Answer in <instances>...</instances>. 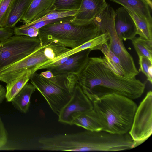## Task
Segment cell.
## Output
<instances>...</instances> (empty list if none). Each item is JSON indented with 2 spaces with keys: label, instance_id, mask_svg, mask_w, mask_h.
<instances>
[{
  "label": "cell",
  "instance_id": "cell-23",
  "mask_svg": "<svg viewBox=\"0 0 152 152\" xmlns=\"http://www.w3.org/2000/svg\"><path fill=\"white\" fill-rule=\"evenodd\" d=\"M79 10L77 11H59L54 10L48 12L37 20L25 24L20 27L23 28L39 22L52 20L74 16L78 13Z\"/></svg>",
  "mask_w": 152,
  "mask_h": 152
},
{
  "label": "cell",
  "instance_id": "cell-7",
  "mask_svg": "<svg viewBox=\"0 0 152 152\" xmlns=\"http://www.w3.org/2000/svg\"><path fill=\"white\" fill-rule=\"evenodd\" d=\"M42 46L38 37L12 36L0 43V72Z\"/></svg>",
  "mask_w": 152,
  "mask_h": 152
},
{
  "label": "cell",
  "instance_id": "cell-26",
  "mask_svg": "<svg viewBox=\"0 0 152 152\" xmlns=\"http://www.w3.org/2000/svg\"><path fill=\"white\" fill-rule=\"evenodd\" d=\"M139 71L142 72L146 77L147 79L152 83V62L147 58L139 56Z\"/></svg>",
  "mask_w": 152,
  "mask_h": 152
},
{
  "label": "cell",
  "instance_id": "cell-32",
  "mask_svg": "<svg viewBox=\"0 0 152 152\" xmlns=\"http://www.w3.org/2000/svg\"><path fill=\"white\" fill-rule=\"evenodd\" d=\"M147 1L151 5H152V2L151 0H147Z\"/></svg>",
  "mask_w": 152,
  "mask_h": 152
},
{
  "label": "cell",
  "instance_id": "cell-1",
  "mask_svg": "<svg viewBox=\"0 0 152 152\" xmlns=\"http://www.w3.org/2000/svg\"><path fill=\"white\" fill-rule=\"evenodd\" d=\"M77 76L78 83L91 102L112 94L134 100L141 96L145 88V84L135 77H126L115 73L101 57H89Z\"/></svg>",
  "mask_w": 152,
  "mask_h": 152
},
{
  "label": "cell",
  "instance_id": "cell-16",
  "mask_svg": "<svg viewBox=\"0 0 152 152\" xmlns=\"http://www.w3.org/2000/svg\"><path fill=\"white\" fill-rule=\"evenodd\" d=\"M32 0H14L8 20L5 27L14 28L21 20Z\"/></svg>",
  "mask_w": 152,
  "mask_h": 152
},
{
  "label": "cell",
  "instance_id": "cell-4",
  "mask_svg": "<svg viewBox=\"0 0 152 152\" xmlns=\"http://www.w3.org/2000/svg\"><path fill=\"white\" fill-rule=\"evenodd\" d=\"M30 79L58 115L71 98L78 80L77 75L71 73L59 74L47 78L36 72L31 74Z\"/></svg>",
  "mask_w": 152,
  "mask_h": 152
},
{
  "label": "cell",
  "instance_id": "cell-6",
  "mask_svg": "<svg viewBox=\"0 0 152 152\" xmlns=\"http://www.w3.org/2000/svg\"><path fill=\"white\" fill-rule=\"evenodd\" d=\"M115 10L109 5L93 20L99 27L100 34L105 32L109 36V47L119 59L126 77H135L139 74L133 57L127 51L115 30Z\"/></svg>",
  "mask_w": 152,
  "mask_h": 152
},
{
  "label": "cell",
  "instance_id": "cell-24",
  "mask_svg": "<svg viewBox=\"0 0 152 152\" xmlns=\"http://www.w3.org/2000/svg\"><path fill=\"white\" fill-rule=\"evenodd\" d=\"M82 0H55L53 9L59 11H77L80 7Z\"/></svg>",
  "mask_w": 152,
  "mask_h": 152
},
{
  "label": "cell",
  "instance_id": "cell-9",
  "mask_svg": "<svg viewBox=\"0 0 152 152\" xmlns=\"http://www.w3.org/2000/svg\"><path fill=\"white\" fill-rule=\"evenodd\" d=\"M93 108L92 102L77 83L74 88L71 98L58 115V121L65 124L72 125L73 120L77 117Z\"/></svg>",
  "mask_w": 152,
  "mask_h": 152
},
{
  "label": "cell",
  "instance_id": "cell-8",
  "mask_svg": "<svg viewBox=\"0 0 152 152\" xmlns=\"http://www.w3.org/2000/svg\"><path fill=\"white\" fill-rule=\"evenodd\" d=\"M128 133L136 147L144 142L152 133V92L150 91L137 107Z\"/></svg>",
  "mask_w": 152,
  "mask_h": 152
},
{
  "label": "cell",
  "instance_id": "cell-15",
  "mask_svg": "<svg viewBox=\"0 0 152 152\" xmlns=\"http://www.w3.org/2000/svg\"><path fill=\"white\" fill-rule=\"evenodd\" d=\"M36 89L32 84L26 83L11 101L14 107L23 113L28 112L30 107L31 96Z\"/></svg>",
  "mask_w": 152,
  "mask_h": 152
},
{
  "label": "cell",
  "instance_id": "cell-10",
  "mask_svg": "<svg viewBox=\"0 0 152 152\" xmlns=\"http://www.w3.org/2000/svg\"><path fill=\"white\" fill-rule=\"evenodd\" d=\"M91 50L87 49L75 53L69 56L63 64L58 66L49 67L46 69L54 75L63 73L78 74L87 63L89 55Z\"/></svg>",
  "mask_w": 152,
  "mask_h": 152
},
{
  "label": "cell",
  "instance_id": "cell-22",
  "mask_svg": "<svg viewBox=\"0 0 152 152\" xmlns=\"http://www.w3.org/2000/svg\"><path fill=\"white\" fill-rule=\"evenodd\" d=\"M132 41L138 56L146 57L152 62V40L140 37H135Z\"/></svg>",
  "mask_w": 152,
  "mask_h": 152
},
{
  "label": "cell",
  "instance_id": "cell-14",
  "mask_svg": "<svg viewBox=\"0 0 152 152\" xmlns=\"http://www.w3.org/2000/svg\"><path fill=\"white\" fill-rule=\"evenodd\" d=\"M125 8L132 10L137 15L152 25V18L150 8L151 5L147 0H110Z\"/></svg>",
  "mask_w": 152,
  "mask_h": 152
},
{
  "label": "cell",
  "instance_id": "cell-19",
  "mask_svg": "<svg viewBox=\"0 0 152 152\" xmlns=\"http://www.w3.org/2000/svg\"><path fill=\"white\" fill-rule=\"evenodd\" d=\"M109 36L107 32L100 34L80 46L69 51L60 56L56 61L64 57L69 56L78 51L87 49H90L91 50H100L102 45L109 40Z\"/></svg>",
  "mask_w": 152,
  "mask_h": 152
},
{
  "label": "cell",
  "instance_id": "cell-13",
  "mask_svg": "<svg viewBox=\"0 0 152 152\" xmlns=\"http://www.w3.org/2000/svg\"><path fill=\"white\" fill-rule=\"evenodd\" d=\"M55 0H32L21 20L24 24L30 23L54 10Z\"/></svg>",
  "mask_w": 152,
  "mask_h": 152
},
{
  "label": "cell",
  "instance_id": "cell-28",
  "mask_svg": "<svg viewBox=\"0 0 152 152\" xmlns=\"http://www.w3.org/2000/svg\"><path fill=\"white\" fill-rule=\"evenodd\" d=\"M8 139V133L0 116V150L5 149Z\"/></svg>",
  "mask_w": 152,
  "mask_h": 152
},
{
  "label": "cell",
  "instance_id": "cell-5",
  "mask_svg": "<svg viewBox=\"0 0 152 152\" xmlns=\"http://www.w3.org/2000/svg\"><path fill=\"white\" fill-rule=\"evenodd\" d=\"M64 52L63 48L59 43L50 42L2 70L0 72V81L7 84L27 71H31L33 73L38 70L45 69Z\"/></svg>",
  "mask_w": 152,
  "mask_h": 152
},
{
  "label": "cell",
  "instance_id": "cell-18",
  "mask_svg": "<svg viewBox=\"0 0 152 152\" xmlns=\"http://www.w3.org/2000/svg\"><path fill=\"white\" fill-rule=\"evenodd\" d=\"M32 72L27 71L7 84L5 98L8 102L12 100L20 92L30 80Z\"/></svg>",
  "mask_w": 152,
  "mask_h": 152
},
{
  "label": "cell",
  "instance_id": "cell-3",
  "mask_svg": "<svg viewBox=\"0 0 152 152\" xmlns=\"http://www.w3.org/2000/svg\"><path fill=\"white\" fill-rule=\"evenodd\" d=\"M92 102L102 130L118 134L128 133L137 107L133 100L112 94L97 98Z\"/></svg>",
  "mask_w": 152,
  "mask_h": 152
},
{
  "label": "cell",
  "instance_id": "cell-25",
  "mask_svg": "<svg viewBox=\"0 0 152 152\" xmlns=\"http://www.w3.org/2000/svg\"><path fill=\"white\" fill-rule=\"evenodd\" d=\"M14 0H0V27L5 26Z\"/></svg>",
  "mask_w": 152,
  "mask_h": 152
},
{
  "label": "cell",
  "instance_id": "cell-31",
  "mask_svg": "<svg viewBox=\"0 0 152 152\" xmlns=\"http://www.w3.org/2000/svg\"><path fill=\"white\" fill-rule=\"evenodd\" d=\"M40 73L43 76L47 78H51L54 76L52 73L49 70H47L46 71L42 72Z\"/></svg>",
  "mask_w": 152,
  "mask_h": 152
},
{
  "label": "cell",
  "instance_id": "cell-29",
  "mask_svg": "<svg viewBox=\"0 0 152 152\" xmlns=\"http://www.w3.org/2000/svg\"><path fill=\"white\" fill-rule=\"evenodd\" d=\"M13 29L8 27H0V42H3L14 34Z\"/></svg>",
  "mask_w": 152,
  "mask_h": 152
},
{
  "label": "cell",
  "instance_id": "cell-21",
  "mask_svg": "<svg viewBox=\"0 0 152 152\" xmlns=\"http://www.w3.org/2000/svg\"><path fill=\"white\" fill-rule=\"evenodd\" d=\"M125 9L134 20L137 29V34L146 39L152 40V25L140 18L131 9Z\"/></svg>",
  "mask_w": 152,
  "mask_h": 152
},
{
  "label": "cell",
  "instance_id": "cell-17",
  "mask_svg": "<svg viewBox=\"0 0 152 152\" xmlns=\"http://www.w3.org/2000/svg\"><path fill=\"white\" fill-rule=\"evenodd\" d=\"M72 125L90 131L102 130V126L93 109L78 115L73 120Z\"/></svg>",
  "mask_w": 152,
  "mask_h": 152
},
{
  "label": "cell",
  "instance_id": "cell-30",
  "mask_svg": "<svg viewBox=\"0 0 152 152\" xmlns=\"http://www.w3.org/2000/svg\"><path fill=\"white\" fill-rule=\"evenodd\" d=\"M6 89L2 85H0V104L1 103L5 98Z\"/></svg>",
  "mask_w": 152,
  "mask_h": 152
},
{
  "label": "cell",
  "instance_id": "cell-33",
  "mask_svg": "<svg viewBox=\"0 0 152 152\" xmlns=\"http://www.w3.org/2000/svg\"></svg>",
  "mask_w": 152,
  "mask_h": 152
},
{
  "label": "cell",
  "instance_id": "cell-20",
  "mask_svg": "<svg viewBox=\"0 0 152 152\" xmlns=\"http://www.w3.org/2000/svg\"><path fill=\"white\" fill-rule=\"evenodd\" d=\"M100 50L103 53V58L108 66L115 73L126 77L119 59L110 49L107 42L102 45Z\"/></svg>",
  "mask_w": 152,
  "mask_h": 152
},
{
  "label": "cell",
  "instance_id": "cell-2",
  "mask_svg": "<svg viewBox=\"0 0 152 152\" xmlns=\"http://www.w3.org/2000/svg\"><path fill=\"white\" fill-rule=\"evenodd\" d=\"M42 46L55 41L71 49L75 48L100 35L93 20L86 21L69 16L58 19L39 29Z\"/></svg>",
  "mask_w": 152,
  "mask_h": 152
},
{
  "label": "cell",
  "instance_id": "cell-12",
  "mask_svg": "<svg viewBox=\"0 0 152 152\" xmlns=\"http://www.w3.org/2000/svg\"><path fill=\"white\" fill-rule=\"evenodd\" d=\"M105 0H82L79 12L74 16L81 20L90 21L99 15L107 7Z\"/></svg>",
  "mask_w": 152,
  "mask_h": 152
},
{
  "label": "cell",
  "instance_id": "cell-11",
  "mask_svg": "<svg viewBox=\"0 0 152 152\" xmlns=\"http://www.w3.org/2000/svg\"><path fill=\"white\" fill-rule=\"evenodd\" d=\"M114 23L116 34L121 40H132L135 37L137 32L134 22L123 6L115 11Z\"/></svg>",
  "mask_w": 152,
  "mask_h": 152
},
{
  "label": "cell",
  "instance_id": "cell-27",
  "mask_svg": "<svg viewBox=\"0 0 152 152\" xmlns=\"http://www.w3.org/2000/svg\"><path fill=\"white\" fill-rule=\"evenodd\" d=\"M15 35H24L30 37H37L39 33V29L34 27L22 28L15 26L13 28Z\"/></svg>",
  "mask_w": 152,
  "mask_h": 152
}]
</instances>
